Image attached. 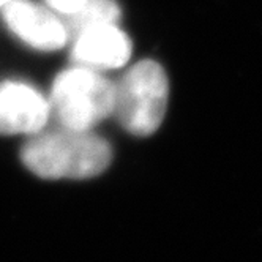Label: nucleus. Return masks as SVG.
<instances>
[{"label":"nucleus","mask_w":262,"mask_h":262,"mask_svg":"<svg viewBox=\"0 0 262 262\" xmlns=\"http://www.w3.org/2000/svg\"><path fill=\"white\" fill-rule=\"evenodd\" d=\"M46 2L55 11H59L62 14H67V16H71V14L76 13L78 10H81L87 0H46Z\"/></svg>","instance_id":"nucleus-8"},{"label":"nucleus","mask_w":262,"mask_h":262,"mask_svg":"<svg viewBox=\"0 0 262 262\" xmlns=\"http://www.w3.org/2000/svg\"><path fill=\"white\" fill-rule=\"evenodd\" d=\"M29 171L45 179H89L111 163V145L90 131L60 128L33 135L21 150Z\"/></svg>","instance_id":"nucleus-1"},{"label":"nucleus","mask_w":262,"mask_h":262,"mask_svg":"<svg viewBox=\"0 0 262 262\" xmlns=\"http://www.w3.org/2000/svg\"><path fill=\"white\" fill-rule=\"evenodd\" d=\"M131 55V43L117 26L89 29L74 38L71 59L89 70H109L125 65Z\"/></svg>","instance_id":"nucleus-6"},{"label":"nucleus","mask_w":262,"mask_h":262,"mask_svg":"<svg viewBox=\"0 0 262 262\" xmlns=\"http://www.w3.org/2000/svg\"><path fill=\"white\" fill-rule=\"evenodd\" d=\"M49 114V103L29 84H0V135H38Z\"/></svg>","instance_id":"nucleus-4"},{"label":"nucleus","mask_w":262,"mask_h":262,"mask_svg":"<svg viewBox=\"0 0 262 262\" xmlns=\"http://www.w3.org/2000/svg\"><path fill=\"white\" fill-rule=\"evenodd\" d=\"M166 73L160 63L142 60L131 67L116 87V116L125 129L148 136L163 122L167 106Z\"/></svg>","instance_id":"nucleus-3"},{"label":"nucleus","mask_w":262,"mask_h":262,"mask_svg":"<svg viewBox=\"0 0 262 262\" xmlns=\"http://www.w3.org/2000/svg\"><path fill=\"white\" fill-rule=\"evenodd\" d=\"M49 107L62 128L89 131L116 109V87L95 70L71 68L54 81Z\"/></svg>","instance_id":"nucleus-2"},{"label":"nucleus","mask_w":262,"mask_h":262,"mask_svg":"<svg viewBox=\"0 0 262 262\" xmlns=\"http://www.w3.org/2000/svg\"><path fill=\"white\" fill-rule=\"evenodd\" d=\"M120 19V8L116 0H87L84 7L68 16L67 30L74 38L89 30L101 26H116Z\"/></svg>","instance_id":"nucleus-7"},{"label":"nucleus","mask_w":262,"mask_h":262,"mask_svg":"<svg viewBox=\"0 0 262 262\" xmlns=\"http://www.w3.org/2000/svg\"><path fill=\"white\" fill-rule=\"evenodd\" d=\"M10 2H13V0H0V8H2V7L5 8Z\"/></svg>","instance_id":"nucleus-9"},{"label":"nucleus","mask_w":262,"mask_h":262,"mask_svg":"<svg viewBox=\"0 0 262 262\" xmlns=\"http://www.w3.org/2000/svg\"><path fill=\"white\" fill-rule=\"evenodd\" d=\"M8 29L29 46L40 51L60 49L68 40V30L46 8L29 0H13L4 8Z\"/></svg>","instance_id":"nucleus-5"}]
</instances>
